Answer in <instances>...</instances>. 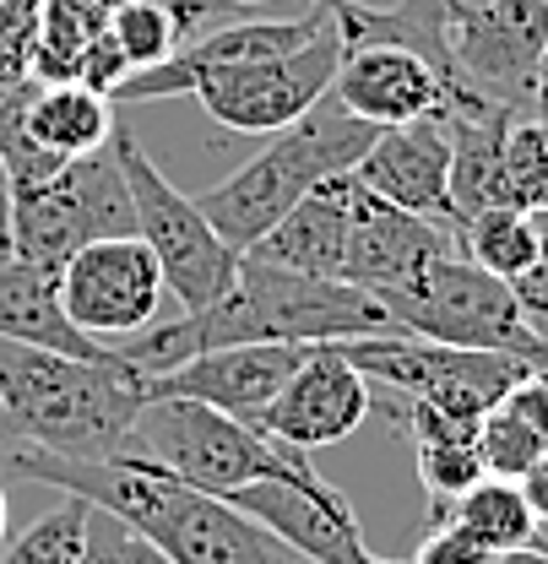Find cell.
I'll return each mask as SVG.
<instances>
[{
    "mask_svg": "<svg viewBox=\"0 0 548 564\" xmlns=\"http://www.w3.org/2000/svg\"><path fill=\"white\" fill-rule=\"evenodd\" d=\"M375 564H391V560H375Z\"/></svg>",
    "mask_w": 548,
    "mask_h": 564,
    "instance_id": "cell-45",
    "label": "cell"
},
{
    "mask_svg": "<svg viewBox=\"0 0 548 564\" xmlns=\"http://www.w3.org/2000/svg\"><path fill=\"white\" fill-rule=\"evenodd\" d=\"M0 538H6V489H0Z\"/></svg>",
    "mask_w": 548,
    "mask_h": 564,
    "instance_id": "cell-41",
    "label": "cell"
},
{
    "mask_svg": "<svg viewBox=\"0 0 548 564\" xmlns=\"http://www.w3.org/2000/svg\"><path fill=\"white\" fill-rule=\"evenodd\" d=\"M332 98L347 115L386 131V126H408L445 109V82L423 55H412L402 44H343Z\"/></svg>",
    "mask_w": 548,
    "mask_h": 564,
    "instance_id": "cell-17",
    "label": "cell"
},
{
    "mask_svg": "<svg viewBox=\"0 0 548 564\" xmlns=\"http://www.w3.org/2000/svg\"><path fill=\"white\" fill-rule=\"evenodd\" d=\"M141 380L120 358H66L0 337V451L109 462L147 402Z\"/></svg>",
    "mask_w": 548,
    "mask_h": 564,
    "instance_id": "cell-2",
    "label": "cell"
},
{
    "mask_svg": "<svg viewBox=\"0 0 548 564\" xmlns=\"http://www.w3.org/2000/svg\"><path fill=\"white\" fill-rule=\"evenodd\" d=\"M310 343H234V348H206L163 375H147V402L152 397H191L239 423H256V413L282 391V380L304 364Z\"/></svg>",
    "mask_w": 548,
    "mask_h": 564,
    "instance_id": "cell-16",
    "label": "cell"
},
{
    "mask_svg": "<svg viewBox=\"0 0 548 564\" xmlns=\"http://www.w3.org/2000/svg\"><path fill=\"white\" fill-rule=\"evenodd\" d=\"M126 451L141 456V462H152L158 473L191 484V489L217 494V499H228L245 484H261V478H299V473H310L304 451L277 445L267 434H256L250 423L228 419V413H217L206 402H191V397H152V402H141Z\"/></svg>",
    "mask_w": 548,
    "mask_h": 564,
    "instance_id": "cell-4",
    "label": "cell"
},
{
    "mask_svg": "<svg viewBox=\"0 0 548 564\" xmlns=\"http://www.w3.org/2000/svg\"><path fill=\"white\" fill-rule=\"evenodd\" d=\"M277 564H299V560H293V554H282V560H277Z\"/></svg>",
    "mask_w": 548,
    "mask_h": 564,
    "instance_id": "cell-43",
    "label": "cell"
},
{
    "mask_svg": "<svg viewBox=\"0 0 548 564\" xmlns=\"http://www.w3.org/2000/svg\"><path fill=\"white\" fill-rule=\"evenodd\" d=\"M473 6H488V0H445V11H473Z\"/></svg>",
    "mask_w": 548,
    "mask_h": 564,
    "instance_id": "cell-38",
    "label": "cell"
},
{
    "mask_svg": "<svg viewBox=\"0 0 548 564\" xmlns=\"http://www.w3.org/2000/svg\"><path fill=\"white\" fill-rule=\"evenodd\" d=\"M397 321V332L423 337V343H445V348H483V352H511L527 358L533 369L548 364V348L527 332L511 282L473 267L468 256H440L423 278L380 299Z\"/></svg>",
    "mask_w": 548,
    "mask_h": 564,
    "instance_id": "cell-8",
    "label": "cell"
},
{
    "mask_svg": "<svg viewBox=\"0 0 548 564\" xmlns=\"http://www.w3.org/2000/svg\"><path fill=\"white\" fill-rule=\"evenodd\" d=\"M126 76H131V61H126V50L115 44V33L104 28V33H98V39L87 44V55H82V70H76V82L109 98V93H115V87H120Z\"/></svg>",
    "mask_w": 548,
    "mask_h": 564,
    "instance_id": "cell-32",
    "label": "cell"
},
{
    "mask_svg": "<svg viewBox=\"0 0 548 564\" xmlns=\"http://www.w3.org/2000/svg\"><path fill=\"white\" fill-rule=\"evenodd\" d=\"M483 473V456H479V440H440V445H418V484L429 494V516L440 521L462 494L473 489Z\"/></svg>",
    "mask_w": 548,
    "mask_h": 564,
    "instance_id": "cell-29",
    "label": "cell"
},
{
    "mask_svg": "<svg viewBox=\"0 0 548 564\" xmlns=\"http://www.w3.org/2000/svg\"><path fill=\"white\" fill-rule=\"evenodd\" d=\"M375 131L380 126L347 115L343 104L326 93L293 126L272 131V141L250 163H239L223 185L202 191L196 207H202V217L217 228V239L228 250H250L277 217L293 207V202H304L321 180L347 174L364 158V147L375 141Z\"/></svg>",
    "mask_w": 548,
    "mask_h": 564,
    "instance_id": "cell-3",
    "label": "cell"
},
{
    "mask_svg": "<svg viewBox=\"0 0 548 564\" xmlns=\"http://www.w3.org/2000/svg\"><path fill=\"white\" fill-rule=\"evenodd\" d=\"M234 11H250V6H267V0H228Z\"/></svg>",
    "mask_w": 548,
    "mask_h": 564,
    "instance_id": "cell-39",
    "label": "cell"
},
{
    "mask_svg": "<svg viewBox=\"0 0 548 564\" xmlns=\"http://www.w3.org/2000/svg\"><path fill=\"white\" fill-rule=\"evenodd\" d=\"M44 0H0V87L28 82L33 70V33Z\"/></svg>",
    "mask_w": 548,
    "mask_h": 564,
    "instance_id": "cell-31",
    "label": "cell"
},
{
    "mask_svg": "<svg viewBox=\"0 0 548 564\" xmlns=\"http://www.w3.org/2000/svg\"><path fill=\"white\" fill-rule=\"evenodd\" d=\"M548 50V0H488L445 11V109H533Z\"/></svg>",
    "mask_w": 548,
    "mask_h": 564,
    "instance_id": "cell-7",
    "label": "cell"
},
{
    "mask_svg": "<svg viewBox=\"0 0 548 564\" xmlns=\"http://www.w3.org/2000/svg\"><path fill=\"white\" fill-rule=\"evenodd\" d=\"M462 256L494 272L499 282H516L533 261H538V217L533 212H516V207H494L479 212L462 223Z\"/></svg>",
    "mask_w": 548,
    "mask_h": 564,
    "instance_id": "cell-24",
    "label": "cell"
},
{
    "mask_svg": "<svg viewBox=\"0 0 548 564\" xmlns=\"http://www.w3.org/2000/svg\"><path fill=\"white\" fill-rule=\"evenodd\" d=\"M0 256H6V212H0Z\"/></svg>",
    "mask_w": 548,
    "mask_h": 564,
    "instance_id": "cell-42",
    "label": "cell"
},
{
    "mask_svg": "<svg viewBox=\"0 0 548 564\" xmlns=\"http://www.w3.org/2000/svg\"><path fill=\"white\" fill-rule=\"evenodd\" d=\"M87 499L66 494L61 510L39 516L28 532L0 538V564H76L82 560V538H87Z\"/></svg>",
    "mask_w": 548,
    "mask_h": 564,
    "instance_id": "cell-25",
    "label": "cell"
},
{
    "mask_svg": "<svg viewBox=\"0 0 548 564\" xmlns=\"http://www.w3.org/2000/svg\"><path fill=\"white\" fill-rule=\"evenodd\" d=\"M163 293H169L163 272L137 234L93 239L61 267V310L71 315L76 332H87L98 343H126V337L147 332Z\"/></svg>",
    "mask_w": 548,
    "mask_h": 564,
    "instance_id": "cell-11",
    "label": "cell"
},
{
    "mask_svg": "<svg viewBox=\"0 0 548 564\" xmlns=\"http://www.w3.org/2000/svg\"><path fill=\"white\" fill-rule=\"evenodd\" d=\"M544 451H548V440L522 419L511 402L488 408L479 419V456H483V473H488V478H511V484H516Z\"/></svg>",
    "mask_w": 548,
    "mask_h": 564,
    "instance_id": "cell-28",
    "label": "cell"
},
{
    "mask_svg": "<svg viewBox=\"0 0 548 564\" xmlns=\"http://www.w3.org/2000/svg\"><path fill=\"white\" fill-rule=\"evenodd\" d=\"M483 564H548V543H522V549H499Z\"/></svg>",
    "mask_w": 548,
    "mask_h": 564,
    "instance_id": "cell-36",
    "label": "cell"
},
{
    "mask_svg": "<svg viewBox=\"0 0 548 564\" xmlns=\"http://www.w3.org/2000/svg\"><path fill=\"white\" fill-rule=\"evenodd\" d=\"M228 505L239 516H250L256 527H267L277 543L293 560L310 564H375V554L364 549L358 516L347 505V494L337 484H326L315 467L299 478H261L245 489L228 494Z\"/></svg>",
    "mask_w": 548,
    "mask_h": 564,
    "instance_id": "cell-12",
    "label": "cell"
},
{
    "mask_svg": "<svg viewBox=\"0 0 548 564\" xmlns=\"http://www.w3.org/2000/svg\"><path fill=\"white\" fill-rule=\"evenodd\" d=\"M505 402H511V408H516V413H522V419H527L548 440V364L527 369V380H522V386H516Z\"/></svg>",
    "mask_w": 548,
    "mask_h": 564,
    "instance_id": "cell-34",
    "label": "cell"
},
{
    "mask_svg": "<svg viewBox=\"0 0 548 564\" xmlns=\"http://www.w3.org/2000/svg\"><path fill=\"white\" fill-rule=\"evenodd\" d=\"M337 352L364 380H380V386L402 391L408 402H429L451 419H483L533 369L527 358H511V352L445 348V343H423V337H408V332L353 337V343H337Z\"/></svg>",
    "mask_w": 548,
    "mask_h": 564,
    "instance_id": "cell-9",
    "label": "cell"
},
{
    "mask_svg": "<svg viewBox=\"0 0 548 564\" xmlns=\"http://www.w3.org/2000/svg\"><path fill=\"white\" fill-rule=\"evenodd\" d=\"M22 126L55 158H87V152L109 147V137H115V104L104 93L82 87V82H55V87L33 82Z\"/></svg>",
    "mask_w": 548,
    "mask_h": 564,
    "instance_id": "cell-21",
    "label": "cell"
},
{
    "mask_svg": "<svg viewBox=\"0 0 548 564\" xmlns=\"http://www.w3.org/2000/svg\"><path fill=\"white\" fill-rule=\"evenodd\" d=\"M358 6H386V0H358Z\"/></svg>",
    "mask_w": 548,
    "mask_h": 564,
    "instance_id": "cell-44",
    "label": "cell"
},
{
    "mask_svg": "<svg viewBox=\"0 0 548 564\" xmlns=\"http://www.w3.org/2000/svg\"><path fill=\"white\" fill-rule=\"evenodd\" d=\"M505 207L548 212V126L516 115L505 131Z\"/></svg>",
    "mask_w": 548,
    "mask_h": 564,
    "instance_id": "cell-26",
    "label": "cell"
},
{
    "mask_svg": "<svg viewBox=\"0 0 548 564\" xmlns=\"http://www.w3.org/2000/svg\"><path fill=\"white\" fill-rule=\"evenodd\" d=\"M11 207V180H6V163H0V212Z\"/></svg>",
    "mask_w": 548,
    "mask_h": 564,
    "instance_id": "cell-37",
    "label": "cell"
},
{
    "mask_svg": "<svg viewBox=\"0 0 548 564\" xmlns=\"http://www.w3.org/2000/svg\"><path fill=\"white\" fill-rule=\"evenodd\" d=\"M369 413H375L369 380L337 352V343H310L304 364L282 380V391L256 413L250 429L277 445L315 451V445H343L347 434L364 429Z\"/></svg>",
    "mask_w": 548,
    "mask_h": 564,
    "instance_id": "cell-13",
    "label": "cell"
},
{
    "mask_svg": "<svg viewBox=\"0 0 548 564\" xmlns=\"http://www.w3.org/2000/svg\"><path fill=\"white\" fill-rule=\"evenodd\" d=\"M109 152L131 185V207H137V239L152 250L158 272H163V288L180 299L185 315H196L206 304H217L228 288H234V272H239V250H228L217 239V228L202 217L196 196H185L141 147L131 131L115 126L109 137Z\"/></svg>",
    "mask_w": 548,
    "mask_h": 564,
    "instance_id": "cell-5",
    "label": "cell"
},
{
    "mask_svg": "<svg viewBox=\"0 0 548 564\" xmlns=\"http://www.w3.org/2000/svg\"><path fill=\"white\" fill-rule=\"evenodd\" d=\"M516 489H522V499H527V510L538 516V527H548V451L516 478Z\"/></svg>",
    "mask_w": 548,
    "mask_h": 564,
    "instance_id": "cell-35",
    "label": "cell"
},
{
    "mask_svg": "<svg viewBox=\"0 0 548 564\" xmlns=\"http://www.w3.org/2000/svg\"><path fill=\"white\" fill-rule=\"evenodd\" d=\"M391 332L397 321L375 293L353 282L304 278L239 250L234 288L217 304L147 326L137 337L115 343V352L137 375H163L196 352L234 348V343H353V337H391Z\"/></svg>",
    "mask_w": 548,
    "mask_h": 564,
    "instance_id": "cell-1",
    "label": "cell"
},
{
    "mask_svg": "<svg viewBox=\"0 0 548 564\" xmlns=\"http://www.w3.org/2000/svg\"><path fill=\"white\" fill-rule=\"evenodd\" d=\"M353 180L364 191H375L380 202L429 217L440 228L456 234V212H451V120L445 109L408 120V126H386L364 147V158L353 163Z\"/></svg>",
    "mask_w": 548,
    "mask_h": 564,
    "instance_id": "cell-15",
    "label": "cell"
},
{
    "mask_svg": "<svg viewBox=\"0 0 548 564\" xmlns=\"http://www.w3.org/2000/svg\"><path fill=\"white\" fill-rule=\"evenodd\" d=\"M109 33L115 44L126 50L131 70L163 66L174 50H180V28H174V11L169 0H126L109 11Z\"/></svg>",
    "mask_w": 548,
    "mask_h": 564,
    "instance_id": "cell-27",
    "label": "cell"
},
{
    "mask_svg": "<svg viewBox=\"0 0 548 564\" xmlns=\"http://www.w3.org/2000/svg\"><path fill=\"white\" fill-rule=\"evenodd\" d=\"M440 256H462L456 234L412 217V212L380 202L375 191H364L347 169V250H343V282L386 299L412 278H423Z\"/></svg>",
    "mask_w": 548,
    "mask_h": 564,
    "instance_id": "cell-14",
    "label": "cell"
},
{
    "mask_svg": "<svg viewBox=\"0 0 548 564\" xmlns=\"http://www.w3.org/2000/svg\"><path fill=\"white\" fill-rule=\"evenodd\" d=\"M0 337L66 352V358H120L109 343L71 326V315L61 310V272L55 267H33L11 250L0 256Z\"/></svg>",
    "mask_w": 548,
    "mask_h": 564,
    "instance_id": "cell-18",
    "label": "cell"
},
{
    "mask_svg": "<svg viewBox=\"0 0 548 564\" xmlns=\"http://www.w3.org/2000/svg\"><path fill=\"white\" fill-rule=\"evenodd\" d=\"M483 560H488V549H483L473 532H462L456 521H434V532L412 554V564H483Z\"/></svg>",
    "mask_w": 548,
    "mask_h": 564,
    "instance_id": "cell-33",
    "label": "cell"
},
{
    "mask_svg": "<svg viewBox=\"0 0 548 564\" xmlns=\"http://www.w3.org/2000/svg\"><path fill=\"white\" fill-rule=\"evenodd\" d=\"M76 564H163V554L141 532H131L120 516L87 510V538H82V560Z\"/></svg>",
    "mask_w": 548,
    "mask_h": 564,
    "instance_id": "cell-30",
    "label": "cell"
},
{
    "mask_svg": "<svg viewBox=\"0 0 548 564\" xmlns=\"http://www.w3.org/2000/svg\"><path fill=\"white\" fill-rule=\"evenodd\" d=\"M343 61V33L337 22L310 39L293 55H272V61H245V66H212L191 76L185 98H196L212 126L234 131V137H272L282 126H293L304 109H315L332 93V76Z\"/></svg>",
    "mask_w": 548,
    "mask_h": 564,
    "instance_id": "cell-10",
    "label": "cell"
},
{
    "mask_svg": "<svg viewBox=\"0 0 548 564\" xmlns=\"http://www.w3.org/2000/svg\"><path fill=\"white\" fill-rule=\"evenodd\" d=\"M440 521H456L462 532H473L488 554L538 543V516L527 510V499H522V489L511 478H479Z\"/></svg>",
    "mask_w": 548,
    "mask_h": 564,
    "instance_id": "cell-23",
    "label": "cell"
},
{
    "mask_svg": "<svg viewBox=\"0 0 548 564\" xmlns=\"http://www.w3.org/2000/svg\"><path fill=\"white\" fill-rule=\"evenodd\" d=\"M115 234H137V207L109 147L87 158H66L50 180L11 191V207H6V250L55 272L82 245L115 239Z\"/></svg>",
    "mask_w": 548,
    "mask_h": 564,
    "instance_id": "cell-6",
    "label": "cell"
},
{
    "mask_svg": "<svg viewBox=\"0 0 548 564\" xmlns=\"http://www.w3.org/2000/svg\"><path fill=\"white\" fill-rule=\"evenodd\" d=\"M109 28V11L104 6H87V0H44L39 6V33H33V82L39 87H55V82H76L87 44Z\"/></svg>",
    "mask_w": 548,
    "mask_h": 564,
    "instance_id": "cell-22",
    "label": "cell"
},
{
    "mask_svg": "<svg viewBox=\"0 0 548 564\" xmlns=\"http://www.w3.org/2000/svg\"><path fill=\"white\" fill-rule=\"evenodd\" d=\"M451 120V212L456 239L479 212L505 207V131L516 115L505 109H445Z\"/></svg>",
    "mask_w": 548,
    "mask_h": 564,
    "instance_id": "cell-20",
    "label": "cell"
},
{
    "mask_svg": "<svg viewBox=\"0 0 548 564\" xmlns=\"http://www.w3.org/2000/svg\"><path fill=\"white\" fill-rule=\"evenodd\" d=\"M343 250H347V174L321 180L304 202H293L250 245V256H261L272 267L332 282H343Z\"/></svg>",
    "mask_w": 548,
    "mask_h": 564,
    "instance_id": "cell-19",
    "label": "cell"
},
{
    "mask_svg": "<svg viewBox=\"0 0 548 564\" xmlns=\"http://www.w3.org/2000/svg\"><path fill=\"white\" fill-rule=\"evenodd\" d=\"M87 6H104V11H115V6H126V0H87Z\"/></svg>",
    "mask_w": 548,
    "mask_h": 564,
    "instance_id": "cell-40",
    "label": "cell"
}]
</instances>
